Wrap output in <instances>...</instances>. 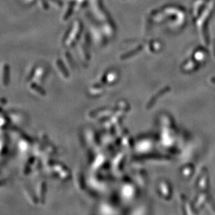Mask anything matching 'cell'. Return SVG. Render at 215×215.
I'll use <instances>...</instances> for the list:
<instances>
[{
    "instance_id": "6",
    "label": "cell",
    "mask_w": 215,
    "mask_h": 215,
    "mask_svg": "<svg viewBox=\"0 0 215 215\" xmlns=\"http://www.w3.org/2000/svg\"><path fill=\"white\" fill-rule=\"evenodd\" d=\"M34 162H35V159H34V158H33V157L29 159V161H28L27 163H26V164L24 167V169H23L24 173H25V174H27L28 173H29V171H31L32 168H33V166H34Z\"/></svg>"
},
{
    "instance_id": "5",
    "label": "cell",
    "mask_w": 215,
    "mask_h": 215,
    "mask_svg": "<svg viewBox=\"0 0 215 215\" xmlns=\"http://www.w3.org/2000/svg\"><path fill=\"white\" fill-rule=\"evenodd\" d=\"M10 118L13 121L17 122V123H22L24 122V116L23 114L19 112H11L10 114Z\"/></svg>"
},
{
    "instance_id": "7",
    "label": "cell",
    "mask_w": 215,
    "mask_h": 215,
    "mask_svg": "<svg viewBox=\"0 0 215 215\" xmlns=\"http://www.w3.org/2000/svg\"><path fill=\"white\" fill-rule=\"evenodd\" d=\"M8 125V119L4 116H0V130H3Z\"/></svg>"
},
{
    "instance_id": "2",
    "label": "cell",
    "mask_w": 215,
    "mask_h": 215,
    "mask_svg": "<svg viewBox=\"0 0 215 215\" xmlns=\"http://www.w3.org/2000/svg\"><path fill=\"white\" fill-rule=\"evenodd\" d=\"M28 90L31 93L39 98H44L46 96V92L40 86V84L35 82H31L28 84Z\"/></svg>"
},
{
    "instance_id": "4",
    "label": "cell",
    "mask_w": 215,
    "mask_h": 215,
    "mask_svg": "<svg viewBox=\"0 0 215 215\" xmlns=\"http://www.w3.org/2000/svg\"><path fill=\"white\" fill-rule=\"evenodd\" d=\"M18 148L20 149V150L22 152H27L28 150H29V148H31V141H29V139L22 138L20 139V141L18 142Z\"/></svg>"
},
{
    "instance_id": "1",
    "label": "cell",
    "mask_w": 215,
    "mask_h": 215,
    "mask_svg": "<svg viewBox=\"0 0 215 215\" xmlns=\"http://www.w3.org/2000/svg\"><path fill=\"white\" fill-rule=\"evenodd\" d=\"M46 183L45 181H40L37 185L36 189V195H37L38 201L41 205H43L45 203L46 196Z\"/></svg>"
},
{
    "instance_id": "8",
    "label": "cell",
    "mask_w": 215,
    "mask_h": 215,
    "mask_svg": "<svg viewBox=\"0 0 215 215\" xmlns=\"http://www.w3.org/2000/svg\"><path fill=\"white\" fill-rule=\"evenodd\" d=\"M7 103V100L4 98H0V111L3 109L4 107H5L6 104Z\"/></svg>"
},
{
    "instance_id": "9",
    "label": "cell",
    "mask_w": 215,
    "mask_h": 215,
    "mask_svg": "<svg viewBox=\"0 0 215 215\" xmlns=\"http://www.w3.org/2000/svg\"><path fill=\"white\" fill-rule=\"evenodd\" d=\"M4 147H5V141L3 140H0V152L3 151Z\"/></svg>"
},
{
    "instance_id": "3",
    "label": "cell",
    "mask_w": 215,
    "mask_h": 215,
    "mask_svg": "<svg viewBox=\"0 0 215 215\" xmlns=\"http://www.w3.org/2000/svg\"><path fill=\"white\" fill-rule=\"evenodd\" d=\"M23 194L25 196L26 199L29 201V203H31L32 205H37V203H39V201H38L37 195L36 194L33 193L31 190L29 189V188L25 187L23 188Z\"/></svg>"
}]
</instances>
